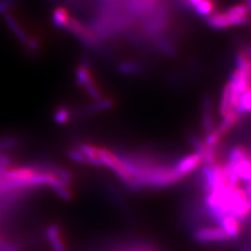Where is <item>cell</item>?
<instances>
[{
	"label": "cell",
	"mask_w": 251,
	"mask_h": 251,
	"mask_svg": "<svg viewBox=\"0 0 251 251\" xmlns=\"http://www.w3.org/2000/svg\"><path fill=\"white\" fill-rule=\"evenodd\" d=\"M37 172L38 170L34 167H19L7 169L4 174V180L24 182L32 179Z\"/></svg>",
	"instance_id": "obj_8"
},
{
	"label": "cell",
	"mask_w": 251,
	"mask_h": 251,
	"mask_svg": "<svg viewBox=\"0 0 251 251\" xmlns=\"http://www.w3.org/2000/svg\"><path fill=\"white\" fill-rule=\"evenodd\" d=\"M201 1L202 0H186V2L188 3L189 6L192 7L193 9H195Z\"/></svg>",
	"instance_id": "obj_20"
},
{
	"label": "cell",
	"mask_w": 251,
	"mask_h": 251,
	"mask_svg": "<svg viewBox=\"0 0 251 251\" xmlns=\"http://www.w3.org/2000/svg\"><path fill=\"white\" fill-rule=\"evenodd\" d=\"M99 154L102 165L114 171L118 178L128 184L132 181L133 175L127 168L123 158L119 157L115 152L104 147H99Z\"/></svg>",
	"instance_id": "obj_2"
},
{
	"label": "cell",
	"mask_w": 251,
	"mask_h": 251,
	"mask_svg": "<svg viewBox=\"0 0 251 251\" xmlns=\"http://www.w3.org/2000/svg\"><path fill=\"white\" fill-rule=\"evenodd\" d=\"M55 193L60 197V198H63L64 200H71L72 198V194L69 190L68 185L66 184H61V185H57V186H54L52 187Z\"/></svg>",
	"instance_id": "obj_19"
},
{
	"label": "cell",
	"mask_w": 251,
	"mask_h": 251,
	"mask_svg": "<svg viewBox=\"0 0 251 251\" xmlns=\"http://www.w3.org/2000/svg\"><path fill=\"white\" fill-rule=\"evenodd\" d=\"M237 112L240 115L251 113V86L241 93L239 97Z\"/></svg>",
	"instance_id": "obj_17"
},
{
	"label": "cell",
	"mask_w": 251,
	"mask_h": 251,
	"mask_svg": "<svg viewBox=\"0 0 251 251\" xmlns=\"http://www.w3.org/2000/svg\"><path fill=\"white\" fill-rule=\"evenodd\" d=\"M203 158L200 152H194L188 154L177 162L173 168L181 178L186 177L191 172L197 170L202 164Z\"/></svg>",
	"instance_id": "obj_6"
},
{
	"label": "cell",
	"mask_w": 251,
	"mask_h": 251,
	"mask_svg": "<svg viewBox=\"0 0 251 251\" xmlns=\"http://www.w3.org/2000/svg\"><path fill=\"white\" fill-rule=\"evenodd\" d=\"M72 117V111L68 107L65 106H61L57 108L54 113V119L56 123L63 125L66 124Z\"/></svg>",
	"instance_id": "obj_18"
},
{
	"label": "cell",
	"mask_w": 251,
	"mask_h": 251,
	"mask_svg": "<svg viewBox=\"0 0 251 251\" xmlns=\"http://www.w3.org/2000/svg\"><path fill=\"white\" fill-rule=\"evenodd\" d=\"M240 180L246 182L251 180V154L247 155L233 166H229Z\"/></svg>",
	"instance_id": "obj_10"
},
{
	"label": "cell",
	"mask_w": 251,
	"mask_h": 251,
	"mask_svg": "<svg viewBox=\"0 0 251 251\" xmlns=\"http://www.w3.org/2000/svg\"><path fill=\"white\" fill-rule=\"evenodd\" d=\"M194 9L199 16L207 18L215 12V1L214 0H202Z\"/></svg>",
	"instance_id": "obj_16"
},
{
	"label": "cell",
	"mask_w": 251,
	"mask_h": 251,
	"mask_svg": "<svg viewBox=\"0 0 251 251\" xmlns=\"http://www.w3.org/2000/svg\"><path fill=\"white\" fill-rule=\"evenodd\" d=\"M75 76L78 86L85 89L86 92L92 99L95 100L96 101L104 99L102 92L95 80L94 75L88 63L84 62L77 66L75 71Z\"/></svg>",
	"instance_id": "obj_3"
},
{
	"label": "cell",
	"mask_w": 251,
	"mask_h": 251,
	"mask_svg": "<svg viewBox=\"0 0 251 251\" xmlns=\"http://www.w3.org/2000/svg\"><path fill=\"white\" fill-rule=\"evenodd\" d=\"M47 237L50 243L53 251H66L58 225H51L48 227Z\"/></svg>",
	"instance_id": "obj_12"
},
{
	"label": "cell",
	"mask_w": 251,
	"mask_h": 251,
	"mask_svg": "<svg viewBox=\"0 0 251 251\" xmlns=\"http://www.w3.org/2000/svg\"><path fill=\"white\" fill-rule=\"evenodd\" d=\"M71 15L72 13H70L68 9H65L64 7H58L52 13V21L56 26L65 29Z\"/></svg>",
	"instance_id": "obj_15"
},
{
	"label": "cell",
	"mask_w": 251,
	"mask_h": 251,
	"mask_svg": "<svg viewBox=\"0 0 251 251\" xmlns=\"http://www.w3.org/2000/svg\"><path fill=\"white\" fill-rule=\"evenodd\" d=\"M225 198L229 215L233 216L241 223L250 218L251 202L244 188L240 186L227 187L225 191Z\"/></svg>",
	"instance_id": "obj_1"
},
{
	"label": "cell",
	"mask_w": 251,
	"mask_h": 251,
	"mask_svg": "<svg viewBox=\"0 0 251 251\" xmlns=\"http://www.w3.org/2000/svg\"><path fill=\"white\" fill-rule=\"evenodd\" d=\"M65 30L75 36L79 41L88 47H96L100 43V37L90 25L81 22L79 19L71 15Z\"/></svg>",
	"instance_id": "obj_4"
},
{
	"label": "cell",
	"mask_w": 251,
	"mask_h": 251,
	"mask_svg": "<svg viewBox=\"0 0 251 251\" xmlns=\"http://www.w3.org/2000/svg\"><path fill=\"white\" fill-rule=\"evenodd\" d=\"M207 25L214 29H226L232 27L226 12H214L206 18Z\"/></svg>",
	"instance_id": "obj_13"
},
{
	"label": "cell",
	"mask_w": 251,
	"mask_h": 251,
	"mask_svg": "<svg viewBox=\"0 0 251 251\" xmlns=\"http://www.w3.org/2000/svg\"><path fill=\"white\" fill-rule=\"evenodd\" d=\"M218 225L230 239L237 238L242 231V223L232 215H225Z\"/></svg>",
	"instance_id": "obj_9"
},
{
	"label": "cell",
	"mask_w": 251,
	"mask_h": 251,
	"mask_svg": "<svg viewBox=\"0 0 251 251\" xmlns=\"http://www.w3.org/2000/svg\"><path fill=\"white\" fill-rule=\"evenodd\" d=\"M241 251H251V246H243Z\"/></svg>",
	"instance_id": "obj_22"
},
{
	"label": "cell",
	"mask_w": 251,
	"mask_h": 251,
	"mask_svg": "<svg viewBox=\"0 0 251 251\" xmlns=\"http://www.w3.org/2000/svg\"><path fill=\"white\" fill-rule=\"evenodd\" d=\"M250 154L249 150L243 145H236L229 151L227 155V161L225 162L228 166H233L235 163L240 161L244 157Z\"/></svg>",
	"instance_id": "obj_14"
},
{
	"label": "cell",
	"mask_w": 251,
	"mask_h": 251,
	"mask_svg": "<svg viewBox=\"0 0 251 251\" xmlns=\"http://www.w3.org/2000/svg\"><path fill=\"white\" fill-rule=\"evenodd\" d=\"M86 157L88 164L94 166H103L99 154V147L91 144H81L76 148Z\"/></svg>",
	"instance_id": "obj_11"
},
{
	"label": "cell",
	"mask_w": 251,
	"mask_h": 251,
	"mask_svg": "<svg viewBox=\"0 0 251 251\" xmlns=\"http://www.w3.org/2000/svg\"><path fill=\"white\" fill-rule=\"evenodd\" d=\"M193 237L196 242L200 244L225 242L229 239L226 233L219 226H206L198 228L193 233Z\"/></svg>",
	"instance_id": "obj_5"
},
{
	"label": "cell",
	"mask_w": 251,
	"mask_h": 251,
	"mask_svg": "<svg viewBox=\"0 0 251 251\" xmlns=\"http://www.w3.org/2000/svg\"><path fill=\"white\" fill-rule=\"evenodd\" d=\"M0 251H18V250L15 247H7V248H5V249L1 250Z\"/></svg>",
	"instance_id": "obj_21"
},
{
	"label": "cell",
	"mask_w": 251,
	"mask_h": 251,
	"mask_svg": "<svg viewBox=\"0 0 251 251\" xmlns=\"http://www.w3.org/2000/svg\"><path fill=\"white\" fill-rule=\"evenodd\" d=\"M226 14L233 26H238L247 24L250 21L251 9L247 3H238L227 9Z\"/></svg>",
	"instance_id": "obj_7"
}]
</instances>
